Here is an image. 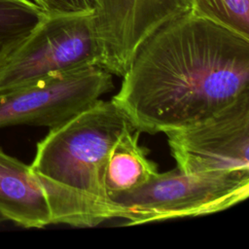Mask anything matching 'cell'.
Masks as SVG:
<instances>
[{"instance_id":"13","label":"cell","mask_w":249,"mask_h":249,"mask_svg":"<svg viewBox=\"0 0 249 249\" xmlns=\"http://www.w3.org/2000/svg\"><path fill=\"white\" fill-rule=\"evenodd\" d=\"M5 222H7L6 219H5L2 215H0V224H3V223H5Z\"/></svg>"},{"instance_id":"8","label":"cell","mask_w":249,"mask_h":249,"mask_svg":"<svg viewBox=\"0 0 249 249\" xmlns=\"http://www.w3.org/2000/svg\"><path fill=\"white\" fill-rule=\"evenodd\" d=\"M0 215L26 229L52 224L46 195L30 166L0 147Z\"/></svg>"},{"instance_id":"9","label":"cell","mask_w":249,"mask_h":249,"mask_svg":"<svg viewBox=\"0 0 249 249\" xmlns=\"http://www.w3.org/2000/svg\"><path fill=\"white\" fill-rule=\"evenodd\" d=\"M140 133L131 124L126 126L107 155L103 188L108 200L143 186L159 172L157 164L147 157L148 150L138 143Z\"/></svg>"},{"instance_id":"14","label":"cell","mask_w":249,"mask_h":249,"mask_svg":"<svg viewBox=\"0 0 249 249\" xmlns=\"http://www.w3.org/2000/svg\"><path fill=\"white\" fill-rule=\"evenodd\" d=\"M90 1H91L92 5H93V8H94V6H95V3H96V1H97V0H90Z\"/></svg>"},{"instance_id":"6","label":"cell","mask_w":249,"mask_h":249,"mask_svg":"<svg viewBox=\"0 0 249 249\" xmlns=\"http://www.w3.org/2000/svg\"><path fill=\"white\" fill-rule=\"evenodd\" d=\"M112 89V75L91 66L0 91V128L21 124L58 126Z\"/></svg>"},{"instance_id":"4","label":"cell","mask_w":249,"mask_h":249,"mask_svg":"<svg viewBox=\"0 0 249 249\" xmlns=\"http://www.w3.org/2000/svg\"><path fill=\"white\" fill-rule=\"evenodd\" d=\"M98 59L92 11L47 13L0 66V91L97 66Z\"/></svg>"},{"instance_id":"2","label":"cell","mask_w":249,"mask_h":249,"mask_svg":"<svg viewBox=\"0 0 249 249\" xmlns=\"http://www.w3.org/2000/svg\"><path fill=\"white\" fill-rule=\"evenodd\" d=\"M130 124L111 100L99 99L37 143L29 166L46 195L52 224L91 228L112 219L104 166L112 145Z\"/></svg>"},{"instance_id":"5","label":"cell","mask_w":249,"mask_h":249,"mask_svg":"<svg viewBox=\"0 0 249 249\" xmlns=\"http://www.w3.org/2000/svg\"><path fill=\"white\" fill-rule=\"evenodd\" d=\"M163 133L187 174H249V89L219 112Z\"/></svg>"},{"instance_id":"11","label":"cell","mask_w":249,"mask_h":249,"mask_svg":"<svg viewBox=\"0 0 249 249\" xmlns=\"http://www.w3.org/2000/svg\"><path fill=\"white\" fill-rule=\"evenodd\" d=\"M192 12L249 39V0H190Z\"/></svg>"},{"instance_id":"1","label":"cell","mask_w":249,"mask_h":249,"mask_svg":"<svg viewBox=\"0 0 249 249\" xmlns=\"http://www.w3.org/2000/svg\"><path fill=\"white\" fill-rule=\"evenodd\" d=\"M249 89V39L190 11L138 49L111 101L140 132L205 119Z\"/></svg>"},{"instance_id":"3","label":"cell","mask_w":249,"mask_h":249,"mask_svg":"<svg viewBox=\"0 0 249 249\" xmlns=\"http://www.w3.org/2000/svg\"><path fill=\"white\" fill-rule=\"evenodd\" d=\"M249 174L158 172L143 186L109 199L111 218L128 225L226 210L247 198Z\"/></svg>"},{"instance_id":"10","label":"cell","mask_w":249,"mask_h":249,"mask_svg":"<svg viewBox=\"0 0 249 249\" xmlns=\"http://www.w3.org/2000/svg\"><path fill=\"white\" fill-rule=\"evenodd\" d=\"M46 14L32 0H0V66Z\"/></svg>"},{"instance_id":"12","label":"cell","mask_w":249,"mask_h":249,"mask_svg":"<svg viewBox=\"0 0 249 249\" xmlns=\"http://www.w3.org/2000/svg\"><path fill=\"white\" fill-rule=\"evenodd\" d=\"M47 13L90 12L93 5L90 0H32Z\"/></svg>"},{"instance_id":"7","label":"cell","mask_w":249,"mask_h":249,"mask_svg":"<svg viewBox=\"0 0 249 249\" xmlns=\"http://www.w3.org/2000/svg\"><path fill=\"white\" fill-rule=\"evenodd\" d=\"M191 10L190 0H97L92 10L99 43L97 66L123 77L152 34Z\"/></svg>"}]
</instances>
